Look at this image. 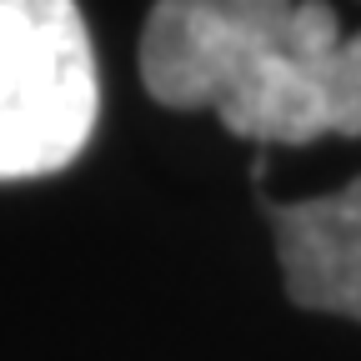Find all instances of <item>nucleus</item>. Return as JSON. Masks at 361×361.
<instances>
[{"instance_id": "1", "label": "nucleus", "mask_w": 361, "mask_h": 361, "mask_svg": "<svg viewBox=\"0 0 361 361\" xmlns=\"http://www.w3.org/2000/svg\"><path fill=\"white\" fill-rule=\"evenodd\" d=\"M141 80L166 111H216L261 146L361 135V30L326 0H156Z\"/></svg>"}, {"instance_id": "2", "label": "nucleus", "mask_w": 361, "mask_h": 361, "mask_svg": "<svg viewBox=\"0 0 361 361\" xmlns=\"http://www.w3.org/2000/svg\"><path fill=\"white\" fill-rule=\"evenodd\" d=\"M101 75L75 0H0V180L66 171L96 135Z\"/></svg>"}, {"instance_id": "3", "label": "nucleus", "mask_w": 361, "mask_h": 361, "mask_svg": "<svg viewBox=\"0 0 361 361\" xmlns=\"http://www.w3.org/2000/svg\"><path fill=\"white\" fill-rule=\"evenodd\" d=\"M266 216L291 301L361 322V176L331 196L271 206Z\"/></svg>"}]
</instances>
